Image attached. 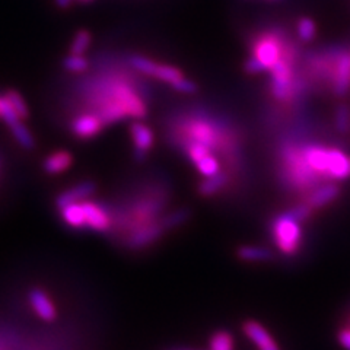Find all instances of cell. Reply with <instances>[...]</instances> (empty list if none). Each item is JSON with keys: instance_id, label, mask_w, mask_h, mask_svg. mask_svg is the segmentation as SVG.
Instances as JSON below:
<instances>
[{"instance_id": "cell-1", "label": "cell", "mask_w": 350, "mask_h": 350, "mask_svg": "<svg viewBox=\"0 0 350 350\" xmlns=\"http://www.w3.org/2000/svg\"><path fill=\"white\" fill-rule=\"evenodd\" d=\"M130 64L131 68L142 75L165 82L181 94H194L197 91V85L191 79L185 78L183 72L175 66L153 62L145 56H139V54L130 57Z\"/></svg>"}, {"instance_id": "cell-2", "label": "cell", "mask_w": 350, "mask_h": 350, "mask_svg": "<svg viewBox=\"0 0 350 350\" xmlns=\"http://www.w3.org/2000/svg\"><path fill=\"white\" fill-rule=\"evenodd\" d=\"M284 56L280 41L273 36L260 37L254 47L253 54L245 63V70L248 73H261L271 70Z\"/></svg>"}, {"instance_id": "cell-3", "label": "cell", "mask_w": 350, "mask_h": 350, "mask_svg": "<svg viewBox=\"0 0 350 350\" xmlns=\"http://www.w3.org/2000/svg\"><path fill=\"white\" fill-rule=\"evenodd\" d=\"M271 232L275 244L283 254L293 256L298 253L302 241L301 222L297 221L289 212L279 215L271 222Z\"/></svg>"}, {"instance_id": "cell-4", "label": "cell", "mask_w": 350, "mask_h": 350, "mask_svg": "<svg viewBox=\"0 0 350 350\" xmlns=\"http://www.w3.org/2000/svg\"><path fill=\"white\" fill-rule=\"evenodd\" d=\"M271 92L278 100H286L292 91L293 72L291 59L283 56L271 70Z\"/></svg>"}, {"instance_id": "cell-5", "label": "cell", "mask_w": 350, "mask_h": 350, "mask_svg": "<svg viewBox=\"0 0 350 350\" xmlns=\"http://www.w3.org/2000/svg\"><path fill=\"white\" fill-rule=\"evenodd\" d=\"M189 142L187 144H200L209 148L211 152L219 149V131L207 120H191L187 126Z\"/></svg>"}, {"instance_id": "cell-6", "label": "cell", "mask_w": 350, "mask_h": 350, "mask_svg": "<svg viewBox=\"0 0 350 350\" xmlns=\"http://www.w3.org/2000/svg\"><path fill=\"white\" fill-rule=\"evenodd\" d=\"M81 204L85 215V228H90L96 232H107L111 228V217L105 207L90 200H82Z\"/></svg>"}, {"instance_id": "cell-7", "label": "cell", "mask_w": 350, "mask_h": 350, "mask_svg": "<svg viewBox=\"0 0 350 350\" xmlns=\"http://www.w3.org/2000/svg\"><path fill=\"white\" fill-rule=\"evenodd\" d=\"M104 122L96 113H85L72 122V131L79 139H91L100 135L104 129Z\"/></svg>"}, {"instance_id": "cell-8", "label": "cell", "mask_w": 350, "mask_h": 350, "mask_svg": "<svg viewBox=\"0 0 350 350\" xmlns=\"http://www.w3.org/2000/svg\"><path fill=\"white\" fill-rule=\"evenodd\" d=\"M302 157L305 162L308 163V167L315 172L319 174L320 177L324 180H328V157H330V148H324V146H315L310 145L301 149Z\"/></svg>"}, {"instance_id": "cell-9", "label": "cell", "mask_w": 350, "mask_h": 350, "mask_svg": "<svg viewBox=\"0 0 350 350\" xmlns=\"http://www.w3.org/2000/svg\"><path fill=\"white\" fill-rule=\"evenodd\" d=\"M130 133L135 144V159L142 162L153 146V131L146 124L136 122L130 126Z\"/></svg>"}, {"instance_id": "cell-10", "label": "cell", "mask_w": 350, "mask_h": 350, "mask_svg": "<svg viewBox=\"0 0 350 350\" xmlns=\"http://www.w3.org/2000/svg\"><path fill=\"white\" fill-rule=\"evenodd\" d=\"M167 231L163 229L161 222H149L131 234L127 241V245L133 250H139L142 247H146L158 241Z\"/></svg>"}, {"instance_id": "cell-11", "label": "cell", "mask_w": 350, "mask_h": 350, "mask_svg": "<svg viewBox=\"0 0 350 350\" xmlns=\"http://www.w3.org/2000/svg\"><path fill=\"white\" fill-rule=\"evenodd\" d=\"M333 92L336 96H343L350 91V54L342 53L338 56L332 73Z\"/></svg>"}, {"instance_id": "cell-12", "label": "cell", "mask_w": 350, "mask_h": 350, "mask_svg": "<svg viewBox=\"0 0 350 350\" xmlns=\"http://www.w3.org/2000/svg\"><path fill=\"white\" fill-rule=\"evenodd\" d=\"M28 298H29V304L32 306V310L37 312V315L41 320L50 323V321H54L57 319L56 306H54L49 295L42 289H38V288L31 289Z\"/></svg>"}, {"instance_id": "cell-13", "label": "cell", "mask_w": 350, "mask_h": 350, "mask_svg": "<svg viewBox=\"0 0 350 350\" xmlns=\"http://www.w3.org/2000/svg\"><path fill=\"white\" fill-rule=\"evenodd\" d=\"M342 194V189L334 183H327L320 185V187L314 189L308 197H306L305 203H308L314 211H319L321 207L333 203L338 199V196Z\"/></svg>"}, {"instance_id": "cell-14", "label": "cell", "mask_w": 350, "mask_h": 350, "mask_svg": "<svg viewBox=\"0 0 350 350\" xmlns=\"http://www.w3.org/2000/svg\"><path fill=\"white\" fill-rule=\"evenodd\" d=\"M243 330L250 340L253 342L260 350H279L276 342L273 340L270 333L260 323L254 320H248L243 324Z\"/></svg>"}, {"instance_id": "cell-15", "label": "cell", "mask_w": 350, "mask_h": 350, "mask_svg": "<svg viewBox=\"0 0 350 350\" xmlns=\"http://www.w3.org/2000/svg\"><path fill=\"white\" fill-rule=\"evenodd\" d=\"M96 190V185L92 181H82L79 184L73 185L72 189L64 190L60 193L56 199V204L59 209H63V207L69 206L72 203H78L82 200H86L88 197H91Z\"/></svg>"}, {"instance_id": "cell-16", "label": "cell", "mask_w": 350, "mask_h": 350, "mask_svg": "<svg viewBox=\"0 0 350 350\" xmlns=\"http://www.w3.org/2000/svg\"><path fill=\"white\" fill-rule=\"evenodd\" d=\"M328 180L350 178V157L340 149L330 148L328 157Z\"/></svg>"}, {"instance_id": "cell-17", "label": "cell", "mask_w": 350, "mask_h": 350, "mask_svg": "<svg viewBox=\"0 0 350 350\" xmlns=\"http://www.w3.org/2000/svg\"><path fill=\"white\" fill-rule=\"evenodd\" d=\"M72 163H73L72 153L68 150H59V152L51 153L50 157L44 159L42 167H44V171L49 174H60L68 168H70Z\"/></svg>"}, {"instance_id": "cell-18", "label": "cell", "mask_w": 350, "mask_h": 350, "mask_svg": "<svg viewBox=\"0 0 350 350\" xmlns=\"http://www.w3.org/2000/svg\"><path fill=\"white\" fill-rule=\"evenodd\" d=\"M229 181H231V177H229L228 172L219 171L217 174L212 175V177H206V180L199 184V193L203 197L213 196L221 191Z\"/></svg>"}, {"instance_id": "cell-19", "label": "cell", "mask_w": 350, "mask_h": 350, "mask_svg": "<svg viewBox=\"0 0 350 350\" xmlns=\"http://www.w3.org/2000/svg\"><path fill=\"white\" fill-rule=\"evenodd\" d=\"M237 257L243 261L250 262H260V261H270L275 258V254L269 248L265 247H248L244 245L237 250Z\"/></svg>"}, {"instance_id": "cell-20", "label": "cell", "mask_w": 350, "mask_h": 350, "mask_svg": "<svg viewBox=\"0 0 350 350\" xmlns=\"http://www.w3.org/2000/svg\"><path fill=\"white\" fill-rule=\"evenodd\" d=\"M60 211H62V217L66 222V225H69L70 228H76V229L85 228V215H83L81 202L72 203L69 206L63 207V209H60Z\"/></svg>"}, {"instance_id": "cell-21", "label": "cell", "mask_w": 350, "mask_h": 350, "mask_svg": "<svg viewBox=\"0 0 350 350\" xmlns=\"http://www.w3.org/2000/svg\"><path fill=\"white\" fill-rule=\"evenodd\" d=\"M190 216H191V212L189 209H185V207H183V209L174 211V212L168 213L167 216H163L159 222L165 231H171V229H175V228L184 225L189 221Z\"/></svg>"}, {"instance_id": "cell-22", "label": "cell", "mask_w": 350, "mask_h": 350, "mask_svg": "<svg viewBox=\"0 0 350 350\" xmlns=\"http://www.w3.org/2000/svg\"><path fill=\"white\" fill-rule=\"evenodd\" d=\"M92 42V34L90 31L81 29L76 32V36L72 40L70 44V53L72 54H85V51L90 49Z\"/></svg>"}, {"instance_id": "cell-23", "label": "cell", "mask_w": 350, "mask_h": 350, "mask_svg": "<svg viewBox=\"0 0 350 350\" xmlns=\"http://www.w3.org/2000/svg\"><path fill=\"white\" fill-rule=\"evenodd\" d=\"M211 350H234V337L229 332L219 330L211 337Z\"/></svg>"}, {"instance_id": "cell-24", "label": "cell", "mask_w": 350, "mask_h": 350, "mask_svg": "<svg viewBox=\"0 0 350 350\" xmlns=\"http://www.w3.org/2000/svg\"><path fill=\"white\" fill-rule=\"evenodd\" d=\"M5 96L6 100L9 101V104L14 107V109L16 111V114L25 120L29 117V109H28V105L24 100V96H22L18 91H14V90H9L5 92Z\"/></svg>"}, {"instance_id": "cell-25", "label": "cell", "mask_w": 350, "mask_h": 350, "mask_svg": "<svg viewBox=\"0 0 350 350\" xmlns=\"http://www.w3.org/2000/svg\"><path fill=\"white\" fill-rule=\"evenodd\" d=\"M334 124L338 133L345 135L347 131H350V105L340 104L336 108Z\"/></svg>"}, {"instance_id": "cell-26", "label": "cell", "mask_w": 350, "mask_h": 350, "mask_svg": "<svg viewBox=\"0 0 350 350\" xmlns=\"http://www.w3.org/2000/svg\"><path fill=\"white\" fill-rule=\"evenodd\" d=\"M90 62L83 56V54H69L68 57L63 59V68L73 73H82L88 69Z\"/></svg>"}, {"instance_id": "cell-27", "label": "cell", "mask_w": 350, "mask_h": 350, "mask_svg": "<svg viewBox=\"0 0 350 350\" xmlns=\"http://www.w3.org/2000/svg\"><path fill=\"white\" fill-rule=\"evenodd\" d=\"M297 32L299 40L308 42L315 38L317 34V25L311 18H301L297 25Z\"/></svg>"}, {"instance_id": "cell-28", "label": "cell", "mask_w": 350, "mask_h": 350, "mask_svg": "<svg viewBox=\"0 0 350 350\" xmlns=\"http://www.w3.org/2000/svg\"><path fill=\"white\" fill-rule=\"evenodd\" d=\"M196 167L202 175H204V177H212V175H215V174L221 171V165H219L217 159L215 157H212L211 153H209V155H206L204 158H202L199 162H197Z\"/></svg>"}, {"instance_id": "cell-29", "label": "cell", "mask_w": 350, "mask_h": 350, "mask_svg": "<svg viewBox=\"0 0 350 350\" xmlns=\"http://www.w3.org/2000/svg\"><path fill=\"white\" fill-rule=\"evenodd\" d=\"M295 219H297V221H299V222H305L306 219H310L311 217V215H312V212H314V209L312 207L308 204V203H299V204H297V206H293L291 211H288Z\"/></svg>"}, {"instance_id": "cell-30", "label": "cell", "mask_w": 350, "mask_h": 350, "mask_svg": "<svg viewBox=\"0 0 350 350\" xmlns=\"http://www.w3.org/2000/svg\"><path fill=\"white\" fill-rule=\"evenodd\" d=\"M338 343H340L346 350H350V325L343 327L340 332H338Z\"/></svg>"}, {"instance_id": "cell-31", "label": "cell", "mask_w": 350, "mask_h": 350, "mask_svg": "<svg viewBox=\"0 0 350 350\" xmlns=\"http://www.w3.org/2000/svg\"><path fill=\"white\" fill-rule=\"evenodd\" d=\"M54 3H56V6H59L62 9H66L73 3V0H54Z\"/></svg>"}, {"instance_id": "cell-32", "label": "cell", "mask_w": 350, "mask_h": 350, "mask_svg": "<svg viewBox=\"0 0 350 350\" xmlns=\"http://www.w3.org/2000/svg\"><path fill=\"white\" fill-rule=\"evenodd\" d=\"M2 104H3V95L0 96V118H2Z\"/></svg>"}, {"instance_id": "cell-33", "label": "cell", "mask_w": 350, "mask_h": 350, "mask_svg": "<svg viewBox=\"0 0 350 350\" xmlns=\"http://www.w3.org/2000/svg\"><path fill=\"white\" fill-rule=\"evenodd\" d=\"M79 2H83V3H86V2H91V0H79Z\"/></svg>"}]
</instances>
